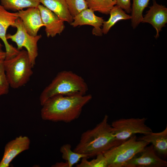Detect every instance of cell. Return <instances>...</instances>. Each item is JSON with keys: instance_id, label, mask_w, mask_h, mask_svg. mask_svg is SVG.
I'll list each match as a JSON object with an SVG mask.
<instances>
[{"instance_id": "obj_1", "label": "cell", "mask_w": 167, "mask_h": 167, "mask_svg": "<svg viewBox=\"0 0 167 167\" xmlns=\"http://www.w3.org/2000/svg\"><path fill=\"white\" fill-rule=\"evenodd\" d=\"M91 95L66 96L58 95L42 105L41 115L44 120L69 123L78 118L83 107L92 99Z\"/></svg>"}, {"instance_id": "obj_2", "label": "cell", "mask_w": 167, "mask_h": 167, "mask_svg": "<svg viewBox=\"0 0 167 167\" xmlns=\"http://www.w3.org/2000/svg\"><path fill=\"white\" fill-rule=\"evenodd\" d=\"M108 119V116L105 115L94 128L84 132L73 151L86 155L89 158L103 153L122 143L115 139Z\"/></svg>"}, {"instance_id": "obj_3", "label": "cell", "mask_w": 167, "mask_h": 167, "mask_svg": "<svg viewBox=\"0 0 167 167\" xmlns=\"http://www.w3.org/2000/svg\"><path fill=\"white\" fill-rule=\"evenodd\" d=\"M88 90V85L82 77L71 71H61L41 92L40 104L42 105L47 100L55 95H84Z\"/></svg>"}, {"instance_id": "obj_4", "label": "cell", "mask_w": 167, "mask_h": 167, "mask_svg": "<svg viewBox=\"0 0 167 167\" xmlns=\"http://www.w3.org/2000/svg\"><path fill=\"white\" fill-rule=\"evenodd\" d=\"M3 65L10 86L13 89L26 84L33 73L26 50H20L15 55L6 58Z\"/></svg>"}, {"instance_id": "obj_5", "label": "cell", "mask_w": 167, "mask_h": 167, "mask_svg": "<svg viewBox=\"0 0 167 167\" xmlns=\"http://www.w3.org/2000/svg\"><path fill=\"white\" fill-rule=\"evenodd\" d=\"M149 144L145 141L137 140L135 135L132 136L103 153L106 159L108 167H123L126 162Z\"/></svg>"}, {"instance_id": "obj_6", "label": "cell", "mask_w": 167, "mask_h": 167, "mask_svg": "<svg viewBox=\"0 0 167 167\" xmlns=\"http://www.w3.org/2000/svg\"><path fill=\"white\" fill-rule=\"evenodd\" d=\"M147 118H121L112 122L111 126L116 139L123 142L137 134L144 135L152 132L145 122Z\"/></svg>"}, {"instance_id": "obj_7", "label": "cell", "mask_w": 167, "mask_h": 167, "mask_svg": "<svg viewBox=\"0 0 167 167\" xmlns=\"http://www.w3.org/2000/svg\"><path fill=\"white\" fill-rule=\"evenodd\" d=\"M13 27L17 28L14 34L6 35V38L15 42L17 45V49L21 50L25 48L27 51L30 62L33 67L36 64V61L38 55L37 43L41 37V35L32 36L28 33L23 24L21 19L18 18Z\"/></svg>"}, {"instance_id": "obj_8", "label": "cell", "mask_w": 167, "mask_h": 167, "mask_svg": "<svg viewBox=\"0 0 167 167\" xmlns=\"http://www.w3.org/2000/svg\"><path fill=\"white\" fill-rule=\"evenodd\" d=\"M152 144L145 147L138 153L126 162L123 167H166L167 162L158 156Z\"/></svg>"}, {"instance_id": "obj_9", "label": "cell", "mask_w": 167, "mask_h": 167, "mask_svg": "<svg viewBox=\"0 0 167 167\" xmlns=\"http://www.w3.org/2000/svg\"><path fill=\"white\" fill-rule=\"evenodd\" d=\"M152 5L144 17L142 22L151 24L156 30V38L159 36L162 28L167 23V8L158 4L156 0H152Z\"/></svg>"}, {"instance_id": "obj_10", "label": "cell", "mask_w": 167, "mask_h": 167, "mask_svg": "<svg viewBox=\"0 0 167 167\" xmlns=\"http://www.w3.org/2000/svg\"><path fill=\"white\" fill-rule=\"evenodd\" d=\"M18 18L17 12H9L0 4V38L5 46L6 58L10 57L16 54L19 50L9 44L6 38L7 29L10 26H13Z\"/></svg>"}, {"instance_id": "obj_11", "label": "cell", "mask_w": 167, "mask_h": 167, "mask_svg": "<svg viewBox=\"0 0 167 167\" xmlns=\"http://www.w3.org/2000/svg\"><path fill=\"white\" fill-rule=\"evenodd\" d=\"M29 138L20 135L10 141L6 145L4 154L0 162V167H8L12 160L18 154L29 149Z\"/></svg>"}, {"instance_id": "obj_12", "label": "cell", "mask_w": 167, "mask_h": 167, "mask_svg": "<svg viewBox=\"0 0 167 167\" xmlns=\"http://www.w3.org/2000/svg\"><path fill=\"white\" fill-rule=\"evenodd\" d=\"M17 12L28 33L32 36L37 35L40 29L44 26L38 6L28 8Z\"/></svg>"}, {"instance_id": "obj_13", "label": "cell", "mask_w": 167, "mask_h": 167, "mask_svg": "<svg viewBox=\"0 0 167 167\" xmlns=\"http://www.w3.org/2000/svg\"><path fill=\"white\" fill-rule=\"evenodd\" d=\"M38 8L47 36L53 37L60 34L65 28L64 21L43 5L39 4Z\"/></svg>"}, {"instance_id": "obj_14", "label": "cell", "mask_w": 167, "mask_h": 167, "mask_svg": "<svg viewBox=\"0 0 167 167\" xmlns=\"http://www.w3.org/2000/svg\"><path fill=\"white\" fill-rule=\"evenodd\" d=\"M104 21L102 17L97 16L94 11L88 8L73 17L71 24L73 27L85 25L92 26L94 27L92 34L96 36H101L103 33L101 27Z\"/></svg>"}, {"instance_id": "obj_15", "label": "cell", "mask_w": 167, "mask_h": 167, "mask_svg": "<svg viewBox=\"0 0 167 167\" xmlns=\"http://www.w3.org/2000/svg\"><path fill=\"white\" fill-rule=\"evenodd\" d=\"M138 140L145 141L151 143L153 148L159 155L164 157L167 155V126L161 132L157 133L152 132L144 135L137 139Z\"/></svg>"}, {"instance_id": "obj_16", "label": "cell", "mask_w": 167, "mask_h": 167, "mask_svg": "<svg viewBox=\"0 0 167 167\" xmlns=\"http://www.w3.org/2000/svg\"><path fill=\"white\" fill-rule=\"evenodd\" d=\"M40 3L61 19L71 24L73 21L65 0H39Z\"/></svg>"}, {"instance_id": "obj_17", "label": "cell", "mask_w": 167, "mask_h": 167, "mask_svg": "<svg viewBox=\"0 0 167 167\" xmlns=\"http://www.w3.org/2000/svg\"><path fill=\"white\" fill-rule=\"evenodd\" d=\"M109 14L110 16L109 19L104 21L102 25V31L104 34H107L110 28L119 21L131 19V16L117 5L114 6Z\"/></svg>"}, {"instance_id": "obj_18", "label": "cell", "mask_w": 167, "mask_h": 167, "mask_svg": "<svg viewBox=\"0 0 167 167\" xmlns=\"http://www.w3.org/2000/svg\"><path fill=\"white\" fill-rule=\"evenodd\" d=\"M0 4L6 10L18 11L25 8L37 7L39 0H0Z\"/></svg>"}, {"instance_id": "obj_19", "label": "cell", "mask_w": 167, "mask_h": 167, "mask_svg": "<svg viewBox=\"0 0 167 167\" xmlns=\"http://www.w3.org/2000/svg\"><path fill=\"white\" fill-rule=\"evenodd\" d=\"M131 8V25L133 29L136 28L142 22L143 13L148 4L150 0H132Z\"/></svg>"}, {"instance_id": "obj_20", "label": "cell", "mask_w": 167, "mask_h": 167, "mask_svg": "<svg viewBox=\"0 0 167 167\" xmlns=\"http://www.w3.org/2000/svg\"><path fill=\"white\" fill-rule=\"evenodd\" d=\"M88 8L93 11L108 15L116 5V0H86Z\"/></svg>"}, {"instance_id": "obj_21", "label": "cell", "mask_w": 167, "mask_h": 167, "mask_svg": "<svg viewBox=\"0 0 167 167\" xmlns=\"http://www.w3.org/2000/svg\"><path fill=\"white\" fill-rule=\"evenodd\" d=\"M71 146L69 143L62 146L60 148V152L62 154L63 159L67 162L69 167H72L78 163L82 158H89L86 155L78 153L71 150Z\"/></svg>"}, {"instance_id": "obj_22", "label": "cell", "mask_w": 167, "mask_h": 167, "mask_svg": "<svg viewBox=\"0 0 167 167\" xmlns=\"http://www.w3.org/2000/svg\"><path fill=\"white\" fill-rule=\"evenodd\" d=\"M96 158L88 161L87 158L81 159L80 162L76 164V167H108L106 159L103 153L97 155Z\"/></svg>"}, {"instance_id": "obj_23", "label": "cell", "mask_w": 167, "mask_h": 167, "mask_svg": "<svg viewBox=\"0 0 167 167\" xmlns=\"http://www.w3.org/2000/svg\"><path fill=\"white\" fill-rule=\"evenodd\" d=\"M69 11L73 17L83 10L88 8L86 0H65Z\"/></svg>"}, {"instance_id": "obj_24", "label": "cell", "mask_w": 167, "mask_h": 167, "mask_svg": "<svg viewBox=\"0 0 167 167\" xmlns=\"http://www.w3.org/2000/svg\"><path fill=\"white\" fill-rule=\"evenodd\" d=\"M10 86L6 74L3 62L0 63V97L7 94Z\"/></svg>"}, {"instance_id": "obj_25", "label": "cell", "mask_w": 167, "mask_h": 167, "mask_svg": "<svg viewBox=\"0 0 167 167\" xmlns=\"http://www.w3.org/2000/svg\"><path fill=\"white\" fill-rule=\"evenodd\" d=\"M116 5L124 10L127 13L131 12V0H116Z\"/></svg>"}, {"instance_id": "obj_26", "label": "cell", "mask_w": 167, "mask_h": 167, "mask_svg": "<svg viewBox=\"0 0 167 167\" xmlns=\"http://www.w3.org/2000/svg\"><path fill=\"white\" fill-rule=\"evenodd\" d=\"M53 167H69L68 164L67 162H57L53 165Z\"/></svg>"}, {"instance_id": "obj_27", "label": "cell", "mask_w": 167, "mask_h": 167, "mask_svg": "<svg viewBox=\"0 0 167 167\" xmlns=\"http://www.w3.org/2000/svg\"><path fill=\"white\" fill-rule=\"evenodd\" d=\"M6 56V52L0 50V63L3 62Z\"/></svg>"}, {"instance_id": "obj_28", "label": "cell", "mask_w": 167, "mask_h": 167, "mask_svg": "<svg viewBox=\"0 0 167 167\" xmlns=\"http://www.w3.org/2000/svg\"><path fill=\"white\" fill-rule=\"evenodd\" d=\"M2 47H3V45L0 42V50H2Z\"/></svg>"}]
</instances>
